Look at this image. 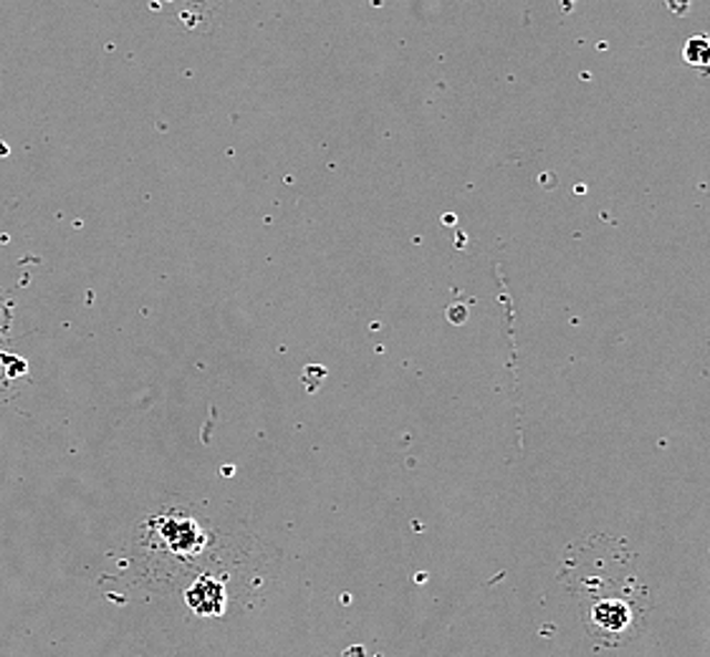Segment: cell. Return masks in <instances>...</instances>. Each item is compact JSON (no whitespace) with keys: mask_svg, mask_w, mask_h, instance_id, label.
<instances>
[{"mask_svg":"<svg viewBox=\"0 0 710 657\" xmlns=\"http://www.w3.org/2000/svg\"><path fill=\"white\" fill-rule=\"evenodd\" d=\"M157 534L167 552L177 556H193L203 546V531L191 516L167 513L157 521Z\"/></svg>","mask_w":710,"mask_h":657,"instance_id":"cell-2","label":"cell"},{"mask_svg":"<svg viewBox=\"0 0 710 657\" xmlns=\"http://www.w3.org/2000/svg\"><path fill=\"white\" fill-rule=\"evenodd\" d=\"M185 602H187V607L195 612V615L218 617V615H223V609H226V605H228L226 584L210 577V574H203V577H197L191 587H187Z\"/></svg>","mask_w":710,"mask_h":657,"instance_id":"cell-3","label":"cell"},{"mask_svg":"<svg viewBox=\"0 0 710 657\" xmlns=\"http://www.w3.org/2000/svg\"><path fill=\"white\" fill-rule=\"evenodd\" d=\"M562 577L591 640L617 647L642 633L650 589L637 577L632 552L622 542L589 536L572 544Z\"/></svg>","mask_w":710,"mask_h":657,"instance_id":"cell-1","label":"cell"},{"mask_svg":"<svg viewBox=\"0 0 710 657\" xmlns=\"http://www.w3.org/2000/svg\"><path fill=\"white\" fill-rule=\"evenodd\" d=\"M682 61L693 69H710V39L703 33L693 35L682 47Z\"/></svg>","mask_w":710,"mask_h":657,"instance_id":"cell-4","label":"cell"},{"mask_svg":"<svg viewBox=\"0 0 710 657\" xmlns=\"http://www.w3.org/2000/svg\"><path fill=\"white\" fill-rule=\"evenodd\" d=\"M197 3H203V0H197Z\"/></svg>","mask_w":710,"mask_h":657,"instance_id":"cell-5","label":"cell"}]
</instances>
